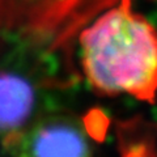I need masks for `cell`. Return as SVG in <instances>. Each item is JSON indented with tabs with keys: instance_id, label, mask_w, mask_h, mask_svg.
<instances>
[{
	"instance_id": "1",
	"label": "cell",
	"mask_w": 157,
	"mask_h": 157,
	"mask_svg": "<svg viewBox=\"0 0 157 157\" xmlns=\"http://www.w3.org/2000/svg\"><path fill=\"white\" fill-rule=\"evenodd\" d=\"M80 60L93 89L153 104L157 96V29L122 0L78 37Z\"/></svg>"
},
{
	"instance_id": "2",
	"label": "cell",
	"mask_w": 157,
	"mask_h": 157,
	"mask_svg": "<svg viewBox=\"0 0 157 157\" xmlns=\"http://www.w3.org/2000/svg\"><path fill=\"white\" fill-rule=\"evenodd\" d=\"M16 157H92L89 134L73 117L46 118L22 135Z\"/></svg>"
},
{
	"instance_id": "3",
	"label": "cell",
	"mask_w": 157,
	"mask_h": 157,
	"mask_svg": "<svg viewBox=\"0 0 157 157\" xmlns=\"http://www.w3.org/2000/svg\"><path fill=\"white\" fill-rule=\"evenodd\" d=\"M34 105L28 81L14 75H0V132H14L26 123Z\"/></svg>"
}]
</instances>
